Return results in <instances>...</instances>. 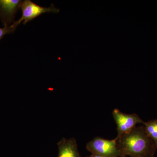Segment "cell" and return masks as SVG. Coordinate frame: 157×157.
<instances>
[{
    "label": "cell",
    "instance_id": "obj_1",
    "mask_svg": "<svg viewBox=\"0 0 157 157\" xmlns=\"http://www.w3.org/2000/svg\"><path fill=\"white\" fill-rule=\"evenodd\" d=\"M116 138L122 157H146L155 154L156 150L144 126L135 127L131 132Z\"/></svg>",
    "mask_w": 157,
    "mask_h": 157
},
{
    "label": "cell",
    "instance_id": "obj_2",
    "mask_svg": "<svg viewBox=\"0 0 157 157\" xmlns=\"http://www.w3.org/2000/svg\"><path fill=\"white\" fill-rule=\"evenodd\" d=\"M20 9H21L22 11L21 17L11 25L15 29L21 23L23 22L24 25H25L27 23L44 13H58L59 12V9L56 8L53 5L49 7H42L30 0L22 1Z\"/></svg>",
    "mask_w": 157,
    "mask_h": 157
},
{
    "label": "cell",
    "instance_id": "obj_3",
    "mask_svg": "<svg viewBox=\"0 0 157 157\" xmlns=\"http://www.w3.org/2000/svg\"><path fill=\"white\" fill-rule=\"evenodd\" d=\"M86 148L92 154L104 157H122L116 138L107 140L102 137H96L87 143Z\"/></svg>",
    "mask_w": 157,
    "mask_h": 157
},
{
    "label": "cell",
    "instance_id": "obj_4",
    "mask_svg": "<svg viewBox=\"0 0 157 157\" xmlns=\"http://www.w3.org/2000/svg\"><path fill=\"white\" fill-rule=\"evenodd\" d=\"M112 115L117 126V138L131 132L137 124H143L144 122L136 113L127 114L118 109H113Z\"/></svg>",
    "mask_w": 157,
    "mask_h": 157
},
{
    "label": "cell",
    "instance_id": "obj_5",
    "mask_svg": "<svg viewBox=\"0 0 157 157\" xmlns=\"http://www.w3.org/2000/svg\"><path fill=\"white\" fill-rule=\"evenodd\" d=\"M22 1L0 0V19L4 26L14 23L15 15Z\"/></svg>",
    "mask_w": 157,
    "mask_h": 157
},
{
    "label": "cell",
    "instance_id": "obj_6",
    "mask_svg": "<svg viewBox=\"0 0 157 157\" xmlns=\"http://www.w3.org/2000/svg\"><path fill=\"white\" fill-rule=\"evenodd\" d=\"M57 144L59 147L58 157H81L75 138H62Z\"/></svg>",
    "mask_w": 157,
    "mask_h": 157
},
{
    "label": "cell",
    "instance_id": "obj_7",
    "mask_svg": "<svg viewBox=\"0 0 157 157\" xmlns=\"http://www.w3.org/2000/svg\"><path fill=\"white\" fill-rule=\"evenodd\" d=\"M143 124L147 134L152 140L155 147L157 149V119L147 122Z\"/></svg>",
    "mask_w": 157,
    "mask_h": 157
},
{
    "label": "cell",
    "instance_id": "obj_8",
    "mask_svg": "<svg viewBox=\"0 0 157 157\" xmlns=\"http://www.w3.org/2000/svg\"><path fill=\"white\" fill-rule=\"evenodd\" d=\"M16 29L14 28L12 25L5 26L3 28H0V40L6 35L14 33Z\"/></svg>",
    "mask_w": 157,
    "mask_h": 157
},
{
    "label": "cell",
    "instance_id": "obj_9",
    "mask_svg": "<svg viewBox=\"0 0 157 157\" xmlns=\"http://www.w3.org/2000/svg\"><path fill=\"white\" fill-rule=\"evenodd\" d=\"M86 157H104L102 156L99 155H96V154H92L90 155L89 156Z\"/></svg>",
    "mask_w": 157,
    "mask_h": 157
},
{
    "label": "cell",
    "instance_id": "obj_10",
    "mask_svg": "<svg viewBox=\"0 0 157 157\" xmlns=\"http://www.w3.org/2000/svg\"><path fill=\"white\" fill-rule=\"evenodd\" d=\"M155 154H152L150 155H149L147 156L146 157H155Z\"/></svg>",
    "mask_w": 157,
    "mask_h": 157
},
{
    "label": "cell",
    "instance_id": "obj_11",
    "mask_svg": "<svg viewBox=\"0 0 157 157\" xmlns=\"http://www.w3.org/2000/svg\"></svg>",
    "mask_w": 157,
    "mask_h": 157
}]
</instances>
